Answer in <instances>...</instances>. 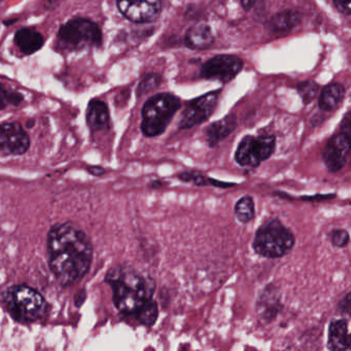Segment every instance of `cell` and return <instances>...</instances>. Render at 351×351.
I'll return each mask as SVG.
<instances>
[{"mask_svg":"<svg viewBox=\"0 0 351 351\" xmlns=\"http://www.w3.org/2000/svg\"><path fill=\"white\" fill-rule=\"evenodd\" d=\"M49 265L57 281L69 287L83 279L92 264L89 236L71 221L55 226L48 236Z\"/></svg>","mask_w":351,"mask_h":351,"instance_id":"cell-1","label":"cell"},{"mask_svg":"<svg viewBox=\"0 0 351 351\" xmlns=\"http://www.w3.org/2000/svg\"><path fill=\"white\" fill-rule=\"evenodd\" d=\"M106 282L112 289V301L117 309L125 315L135 312L149 300L153 299L156 282L128 265L112 267L106 275Z\"/></svg>","mask_w":351,"mask_h":351,"instance_id":"cell-2","label":"cell"},{"mask_svg":"<svg viewBox=\"0 0 351 351\" xmlns=\"http://www.w3.org/2000/svg\"><path fill=\"white\" fill-rule=\"evenodd\" d=\"M104 44L101 28L96 22L83 17H75L63 23L56 36L57 50L81 52L100 48Z\"/></svg>","mask_w":351,"mask_h":351,"instance_id":"cell-3","label":"cell"},{"mask_svg":"<svg viewBox=\"0 0 351 351\" xmlns=\"http://www.w3.org/2000/svg\"><path fill=\"white\" fill-rule=\"evenodd\" d=\"M295 244V236L278 217L258 227L252 240V250L258 256L276 260L287 256Z\"/></svg>","mask_w":351,"mask_h":351,"instance_id":"cell-4","label":"cell"},{"mask_svg":"<svg viewBox=\"0 0 351 351\" xmlns=\"http://www.w3.org/2000/svg\"><path fill=\"white\" fill-rule=\"evenodd\" d=\"M180 108L182 101L173 94L154 95L145 102L141 110V132L147 138L163 134Z\"/></svg>","mask_w":351,"mask_h":351,"instance_id":"cell-5","label":"cell"},{"mask_svg":"<svg viewBox=\"0 0 351 351\" xmlns=\"http://www.w3.org/2000/svg\"><path fill=\"white\" fill-rule=\"evenodd\" d=\"M5 302L12 316L21 322H34L42 319L48 309L42 293L25 285H16L10 289Z\"/></svg>","mask_w":351,"mask_h":351,"instance_id":"cell-6","label":"cell"},{"mask_svg":"<svg viewBox=\"0 0 351 351\" xmlns=\"http://www.w3.org/2000/svg\"><path fill=\"white\" fill-rule=\"evenodd\" d=\"M276 149L274 135H246L236 149L234 159L243 168H258L263 162L272 157Z\"/></svg>","mask_w":351,"mask_h":351,"instance_id":"cell-7","label":"cell"},{"mask_svg":"<svg viewBox=\"0 0 351 351\" xmlns=\"http://www.w3.org/2000/svg\"><path fill=\"white\" fill-rule=\"evenodd\" d=\"M219 95L221 91L217 90L188 102L178 124L180 129L186 130L206 122L215 112Z\"/></svg>","mask_w":351,"mask_h":351,"instance_id":"cell-8","label":"cell"},{"mask_svg":"<svg viewBox=\"0 0 351 351\" xmlns=\"http://www.w3.org/2000/svg\"><path fill=\"white\" fill-rule=\"evenodd\" d=\"M351 151L350 131L340 130L332 135L322 149V158L328 171H341L348 161Z\"/></svg>","mask_w":351,"mask_h":351,"instance_id":"cell-9","label":"cell"},{"mask_svg":"<svg viewBox=\"0 0 351 351\" xmlns=\"http://www.w3.org/2000/svg\"><path fill=\"white\" fill-rule=\"evenodd\" d=\"M243 65L242 59L235 55H217L202 65L200 75L202 79L229 83L237 77Z\"/></svg>","mask_w":351,"mask_h":351,"instance_id":"cell-10","label":"cell"},{"mask_svg":"<svg viewBox=\"0 0 351 351\" xmlns=\"http://www.w3.org/2000/svg\"><path fill=\"white\" fill-rule=\"evenodd\" d=\"M29 147V135L19 122L0 124V155L22 156Z\"/></svg>","mask_w":351,"mask_h":351,"instance_id":"cell-11","label":"cell"},{"mask_svg":"<svg viewBox=\"0 0 351 351\" xmlns=\"http://www.w3.org/2000/svg\"><path fill=\"white\" fill-rule=\"evenodd\" d=\"M120 13L133 23H151L159 17L162 5L160 0H117Z\"/></svg>","mask_w":351,"mask_h":351,"instance_id":"cell-12","label":"cell"},{"mask_svg":"<svg viewBox=\"0 0 351 351\" xmlns=\"http://www.w3.org/2000/svg\"><path fill=\"white\" fill-rule=\"evenodd\" d=\"M282 309L280 291L277 285L270 283L263 289L256 302V314L262 322H271Z\"/></svg>","mask_w":351,"mask_h":351,"instance_id":"cell-13","label":"cell"},{"mask_svg":"<svg viewBox=\"0 0 351 351\" xmlns=\"http://www.w3.org/2000/svg\"><path fill=\"white\" fill-rule=\"evenodd\" d=\"M328 349L330 351H347L350 349L351 338L349 334L348 319H334L328 324Z\"/></svg>","mask_w":351,"mask_h":351,"instance_id":"cell-14","label":"cell"},{"mask_svg":"<svg viewBox=\"0 0 351 351\" xmlns=\"http://www.w3.org/2000/svg\"><path fill=\"white\" fill-rule=\"evenodd\" d=\"M45 36L34 27L21 28L14 36V44L26 56L38 52L45 46Z\"/></svg>","mask_w":351,"mask_h":351,"instance_id":"cell-15","label":"cell"},{"mask_svg":"<svg viewBox=\"0 0 351 351\" xmlns=\"http://www.w3.org/2000/svg\"><path fill=\"white\" fill-rule=\"evenodd\" d=\"M237 128V117L231 114L221 120L211 123L205 130V138L209 147H215Z\"/></svg>","mask_w":351,"mask_h":351,"instance_id":"cell-16","label":"cell"},{"mask_svg":"<svg viewBox=\"0 0 351 351\" xmlns=\"http://www.w3.org/2000/svg\"><path fill=\"white\" fill-rule=\"evenodd\" d=\"M86 121L92 132L108 129L110 116L108 104L99 99L90 100L86 112Z\"/></svg>","mask_w":351,"mask_h":351,"instance_id":"cell-17","label":"cell"},{"mask_svg":"<svg viewBox=\"0 0 351 351\" xmlns=\"http://www.w3.org/2000/svg\"><path fill=\"white\" fill-rule=\"evenodd\" d=\"M213 40L210 26L205 23L191 26L184 36V44L192 50H206L213 46Z\"/></svg>","mask_w":351,"mask_h":351,"instance_id":"cell-18","label":"cell"},{"mask_svg":"<svg viewBox=\"0 0 351 351\" xmlns=\"http://www.w3.org/2000/svg\"><path fill=\"white\" fill-rule=\"evenodd\" d=\"M302 16L298 11L287 10L273 16L269 21V29L272 34H287L301 23Z\"/></svg>","mask_w":351,"mask_h":351,"instance_id":"cell-19","label":"cell"},{"mask_svg":"<svg viewBox=\"0 0 351 351\" xmlns=\"http://www.w3.org/2000/svg\"><path fill=\"white\" fill-rule=\"evenodd\" d=\"M344 96L345 88L342 84H330L320 93L318 106L322 112H334L342 104Z\"/></svg>","mask_w":351,"mask_h":351,"instance_id":"cell-20","label":"cell"},{"mask_svg":"<svg viewBox=\"0 0 351 351\" xmlns=\"http://www.w3.org/2000/svg\"><path fill=\"white\" fill-rule=\"evenodd\" d=\"M160 310L159 305L155 300L151 299L145 302L138 310L134 313L135 319L147 326V328H152L157 324L158 318H159Z\"/></svg>","mask_w":351,"mask_h":351,"instance_id":"cell-21","label":"cell"},{"mask_svg":"<svg viewBox=\"0 0 351 351\" xmlns=\"http://www.w3.org/2000/svg\"><path fill=\"white\" fill-rule=\"evenodd\" d=\"M234 215L240 223H250L256 217V204L250 195L241 197L234 206Z\"/></svg>","mask_w":351,"mask_h":351,"instance_id":"cell-22","label":"cell"},{"mask_svg":"<svg viewBox=\"0 0 351 351\" xmlns=\"http://www.w3.org/2000/svg\"><path fill=\"white\" fill-rule=\"evenodd\" d=\"M23 101V94L0 83V110H5L9 106L19 108Z\"/></svg>","mask_w":351,"mask_h":351,"instance_id":"cell-23","label":"cell"},{"mask_svg":"<svg viewBox=\"0 0 351 351\" xmlns=\"http://www.w3.org/2000/svg\"><path fill=\"white\" fill-rule=\"evenodd\" d=\"M161 83V75H158V73H149V75H145L139 83L136 90V95L141 97L145 94H149V92L155 91L156 89L160 87Z\"/></svg>","mask_w":351,"mask_h":351,"instance_id":"cell-24","label":"cell"},{"mask_svg":"<svg viewBox=\"0 0 351 351\" xmlns=\"http://www.w3.org/2000/svg\"><path fill=\"white\" fill-rule=\"evenodd\" d=\"M297 91L304 104H308L315 99L319 91V86L313 81H305L297 86Z\"/></svg>","mask_w":351,"mask_h":351,"instance_id":"cell-25","label":"cell"},{"mask_svg":"<svg viewBox=\"0 0 351 351\" xmlns=\"http://www.w3.org/2000/svg\"><path fill=\"white\" fill-rule=\"evenodd\" d=\"M178 178L182 182H189V184H193L197 186H211L213 180V178H208V176L197 171L180 172Z\"/></svg>","mask_w":351,"mask_h":351,"instance_id":"cell-26","label":"cell"},{"mask_svg":"<svg viewBox=\"0 0 351 351\" xmlns=\"http://www.w3.org/2000/svg\"><path fill=\"white\" fill-rule=\"evenodd\" d=\"M330 243L338 248L346 247L350 241V235L345 229H335L330 234Z\"/></svg>","mask_w":351,"mask_h":351,"instance_id":"cell-27","label":"cell"},{"mask_svg":"<svg viewBox=\"0 0 351 351\" xmlns=\"http://www.w3.org/2000/svg\"><path fill=\"white\" fill-rule=\"evenodd\" d=\"M350 293H347L338 303V311L343 315L349 316L350 314Z\"/></svg>","mask_w":351,"mask_h":351,"instance_id":"cell-28","label":"cell"},{"mask_svg":"<svg viewBox=\"0 0 351 351\" xmlns=\"http://www.w3.org/2000/svg\"><path fill=\"white\" fill-rule=\"evenodd\" d=\"M335 8L344 15H350V0H332Z\"/></svg>","mask_w":351,"mask_h":351,"instance_id":"cell-29","label":"cell"},{"mask_svg":"<svg viewBox=\"0 0 351 351\" xmlns=\"http://www.w3.org/2000/svg\"><path fill=\"white\" fill-rule=\"evenodd\" d=\"M336 198V194H317L314 195V196H304L302 197L301 200L303 201H312V202H322V201L324 200H330V199Z\"/></svg>","mask_w":351,"mask_h":351,"instance_id":"cell-30","label":"cell"},{"mask_svg":"<svg viewBox=\"0 0 351 351\" xmlns=\"http://www.w3.org/2000/svg\"><path fill=\"white\" fill-rule=\"evenodd\" d=\"M240 5L243 8L244 11L248 12L252 9L254 5H256L258 0H239Z\"/></svg>","mask_w":351,"mask_h":351,"instance_id":"cell-31","label":"cell"},{"mask_svg":"<svg viewBox=\"0 0 351 351\" xmlns=\"http://www.w3.org/2000/svg\"><path fill=\"white\" fill-rule=\"evenodd\" d=\"M90 173L93 174V176H100L106 172V170L102 167H98V166H93V167H89Z\"/></svg>","mask_w":351,"mask_h":351,"instance_id":"cell-32","label":"cell"},{"mask_svg":"<svg viewBox=\"0 0 351 351\" xmlns=\"http://www.w3.org/2000/svg\"><path fill=\"white\" fill-rule=\"evenodd\" d=\"M19 20V18H14V19H9V20H5V21L3 22V25L5 26V27H9V26L13 25V24H15L16 22Z\"/></svg>","mask_w":351,"mask_h":351,"instance_id":"cell-33","label":"cell"},{"mask_svg":"<svg viewBox=\"0 0 351 351\" xmlns=\"http://www.w3.org/2000/svg\"><path fill=\"white\" fill-rule=\"evenodd\" d=\"M32 124H34V120L30 121L29 124H28L27 126L28 127H32V126H34V125H32Z\"/></svg>","mask_w":351,"mask_h":351,"instance_id":"cell-34","label":"cell"}]
</instances>
